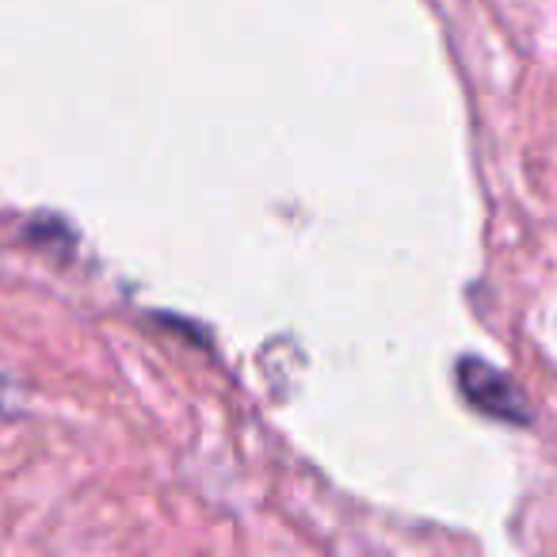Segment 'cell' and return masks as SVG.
<instances>
[{
    "label": "cell",
    "mask_w": 557,
    "mask_h": 557,
    "mask_svg": "<svg viewBox=\"0 0 557 557\" xmlns=\"http://www.w3.org/2000/svg\"><path fill=\"white\" fill-rule=\"evenodd\" d=\"M458 389L466 394V401L478 412L496 420H511V424H523L527 420V401L511 379L496 367L481 363V359H462L458 363Z\"/></svg>",
    "instance_id": "cell-1"
}]
</instances>
